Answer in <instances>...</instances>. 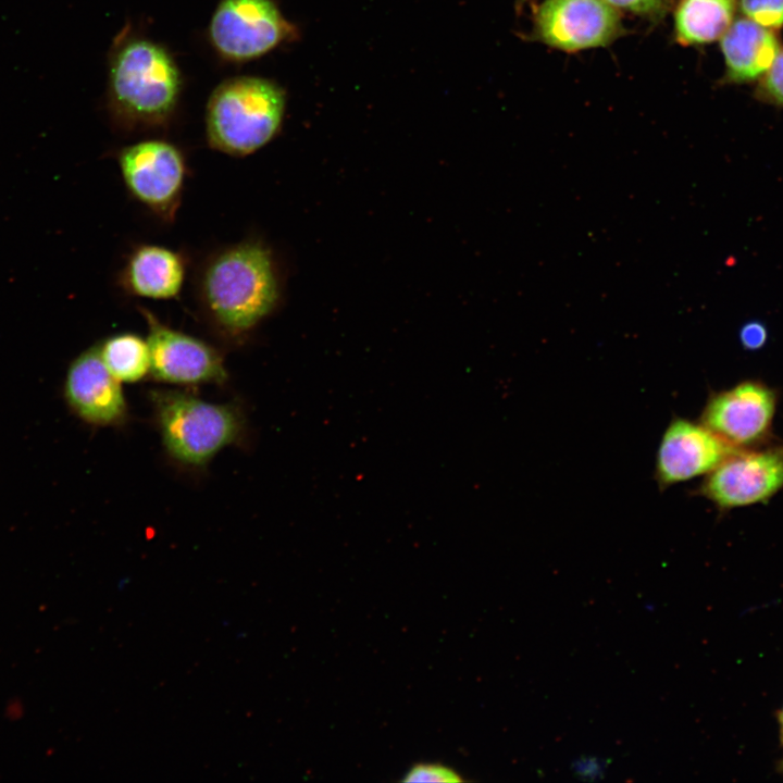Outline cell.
Wrapping results in <instances>:
<instances>
[{"instance_id":"12","label":"cell","mask_w":783,"mask_h":783,"mask_svg":"<svg viewBox=\"0 0 783 783\" xmlns=\"http://www.w3.org/2000/svg\"><path fill=\"white\" fill-rule=\"evenodd\" d=\"M775 409L771 389L745 382L713 395L701 414V424L731 446L749 445L768 432Z\"/></svg>"},{"instance_id":"15","label":"cell","mask_w":783,"mask_h":783,"mask_svg":"<svg viewBox=\"0 0 783 783\" xmlns=\"http://www.w3.org/2000/svg\"><path fill=\"white\" fill-rule=\"evenodd\" d=\"M735 0H681L674 14L678 40L701 45L723 36L733 22Z\"/></svg>"},{"instance_id":"16","label":"cell","mask_w":783,"mask_h":783,"mask_svg":"<svg viewBox=\"0 0 783 783\" xmlns=\"http://www.w3.org/2000/svg\"><path fill=\"white\" fill-rule=\"evenodd\" d=\"M108 370L123 383H137L150 374V350L147 338L124 332L97 343Z\"/></svg>"},{"instance_id":"10","label":"cell","mask_w":783,"mask_h":783,"mask_svg":"<svg viewBox=\"0 0 783 783\" xmlns=\"http://www.w3.org/2000/svg\"><path fill=\"white\" fill-rule=\"evenodd\" d=\"M735 449L704 424L676 418L660 442L655 478L660 488L708 474Z\"/></svg>"},{"instance_id":"13","label":"cell","mask_w":783,"mask_h":783,"mask_svg":"<svg viewBox=\"0 0 783 783\" xmlns=\"http://www.w3.org/2000/svg\"><path fill=\"white\" fill-rule=\"evenodd\" d=\"M187 261L179 251L157 244H139L128 253L119 284L128 295L151 300H171L181 295Z\"/></svg>"},{"instance_id":"20","label":"cell","mask_w":783,"mask_h":783,"mask_svg":"<svg viewBox=\"0 0 783 783\" xmlns=\"http://www.w3.org/2000/svg\"><path fill=\"white\" fill-rule=\"evenodd\" d=\"M619 12H627L641 16H656L667 7L668 0H604Z\"/></svg>"},{"instance_id":"9","label":"cell","mask_w":783,"mask_h":783,"mask_svg":"<svg viewBox=\"0 0 783 783\" xmlns=\"http://www.w3.org/2000/svg\"><path fill=\"white\" fill-rule=\"evenodd\" d=\"M783 487V451L734 453L708 473L700 493L720 508L761 502Z\"/></svg>"},{"instance_id":"23","label":"cell","mask_w":783,"mask_h":783,"mask_svg":"<svg viewBox=\"0 0 783 783\" xmlns=\"http://www.w3.org/2000/svg\"><path fill=\"white\" fill-rule=\"evenodd\" d=\"M780 721H781V730H782V735H783V711L781 713Z\"/></svg>"},{"instance_id":"5","label":"cell","mask_w":783,"mask_h":783,"mask_svg":"<svg viewBox=\"0 0 783 783\" xmlns=\"http://www.w3.org/2000/svg\"><path fill=\"white\" fill-rule=\"evenodd\" d=\"M129 196L163 223L175 220L188 176L183 151L163 139H145L115 156Z\"/></svg>"},{"instance_id":"4","label":"cell","mask_w":783,"mask_h":783,"mask_svg":"<svg viewBox=\"0 0 783 783\" xmlns=\"http://www.w3.org/2000/svg\"><path fill=\"white\" fill-rule=\"evenodd\" d=\"M150 400L162 445L183 465L204 467L244 435V414L232 403L210 402L174 389L152 390Z\"/></svg>"},{"instance_id":"8","label":"cell","mask_w":783,"mask_h":783,"mask_svg":"<svg viewBox=\"0 0 783 783\" xmlns=\"http://www.w3.org/2000/svg\"><path fill=\"white\" fill-rule=\"evenodd\" d=\"M619 13L604 0H545L535 13V34L562 51L604 47L622 32Z\"/></svg>"},{"instance_id":"2","label":"cell","mask_w":783,"mask_h":783,"mask_svg":"<svg viewBox=\"0 0 783 783\" xmlns=\"http://www.w3.org/2000/svg\"><path fill=\"white\" fill-rule=\"evenodd\" d=\"M182 82L171 54L159 44L132 38L110 61L109 99L114 119L128 129L164 125L173 115Z\"/></svg>"},{"instance_id":"3","label":"cell","mask_w":783,"mask_h":783,"mask_svg":"<svg viewBox=\"0 0 783 783\" xmlns=\"http://www.w3.org/2000/svg\"><path fill=\"white\" fill-rule=\"evenodd\" d=\"M285 112V95L273 82L240 76L224 80L212 92L206 112L211 148L247 157L277 134Z\"/></svg>"},{"instance_id":"22","label":"cell","mask_w":783,"mask_h":783,"mask_svg":"<svg viewBox=\"0 0 783 783\" xmlns=\"http://www.w3.org/2000/svg\"><path fill=\"white\" fill-rule=\"evenodd\" d=\"M605 765L596 757L581 758L573 765L574 773L582 779L596 780L604 774Z\"/></svg>"},{"instance_id":"17","label":"cell","mask_w":783,"mask_h":783,"mask_svg":"<svg viewBox=\"0 0 783 783\" xmlns=\"http://www.w3.org/2000/svg\"><path fill=\"white\" fill-rule=\"evenodd\" d=\"M747 18L767 27L783 26V0H739Z\"/></svg>"},{"instance_id":"7","label":"cell","mask_w":783,"mask_h":783,"mask_svg":"<svg viewBox=\"0 0 783 783\" xmlns=\"http://www.w3.org/2000/svg\"><path fill=\"white\" fill-rule=\"evenodd\" d=\"M138 311L147 325L150 375L156 381L179 386L226 381L224 359L215 347L169 326L147 308L139 307Z\"/></svg>"},{"instance_id":"18","label":"cell","mask_w":783,"mask_h":783,"mask_svg":"<svg viewBox=\"0 0 783 783\" xmlns=\"http://www.w3.org/2000/svg\"><path fill=\"white\" fill-rule=\"evenodd\" d=\"M403 782H461L462 776L455 769L442 763L422 762L414 765L402 779Z\"/></svg>"},{"instance_id":"11","label":"cell","mask_w":783,"mask_h":783,"mask_svg":"<svg viewBox=\"0 0 783 783\" xmlns=\"http://www.w3.org/2000/svg\"><path fill=\"white\" fill-rule=\"evenodd\" d=\"M64 396L72 411L88 424L116 426L127 419L122 383L103 363L98 344L84 350L70 364Z\"/></svg>"},{"instance_id":"14","label":"cell","mask_w":783,"mask_h":783,"mask_svg":"<svg viewBox=\"0 0 783 783\" xmlns=\"http://www.w3.org/2000/svg\"><path fill=\"white\" fill-rule=\"evenodd\" d=\"M721 49L728 78L743 83L763 76L780 46L770 28L746 17L732 22L721 37Z\"/></svg>"},{"instance_id":"1","label":"cell","mask_w":783,"mask_h":783,"mask_svg":"<svg viewBox=\"0 0 783 783\" xmlns=\"http://www.w3.org/2000/svg\"><path fill=\"white\" fill-rule=\"evenodd\" d=\"M199 312L229 344H243L277 307L281 281L272 250L247 237L212 251L195 279Z\"/></svg>"},{"instance_id":"19","label":"cell","mask_w":783,"mask_h":783,"mask_svg":"<svg viewBox=\"0 0 783 783\" xmlns=\"http://www.w3.org/2000/svg\"><path fill=\"white\" fill-rule=\"evenodd\" d=\"M762 90L774 103L783 104V50H780L771 67L763 75Z\"/></svg>"},{"instance_id":"21","label":"cell","mask_w":783,"mask_h":783,"mask_svg":"<svg viewBox=\"0 0 783 783\" xmlns=\"http://www.w3.org/2000/svg\"><path fill=\"white\" fill-rule=\"evenodd\" d=\"M767 338V328L765 324L759 321H749L745 323L739 331L741 344L748 350L760 349L765 346Z\"/></svg>"},{"instance_id":"6","label":"cell","mask_w":783,"mask_h":783,"mask_svg":"<svg viewBox=\"0 0 783 783\" xmlns=\"http://www.w3.org/2000/svg\"><path fill=\"white\" fill-rule=\"evenodd\" d=\"M215 50L233 61L259 58L294 35L273 0H221L209 27Z\"/></svg>"}]
</instances>
